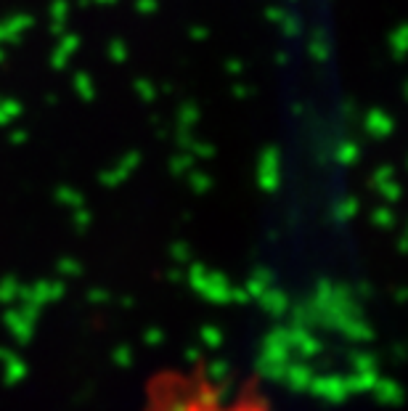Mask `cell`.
I'll list each match as a JSON object with an SVG mask.
<instances>
[{
  "instance_id": "cell-1",
  "label": "cell",
  "mask_w": 408,
  "mask_h": 411,
  "mask_svg": "<svg viewBox=\"0 0 408 411\" xmlns=\"http://www.w3.org/2000/svg\"><path fill=\"white\" fill-rule=\"evenodd\" d=\"M143 411H268L257 393L218 382L197 371H165L154 374Z\"/></svg>"
}]
</instances>
